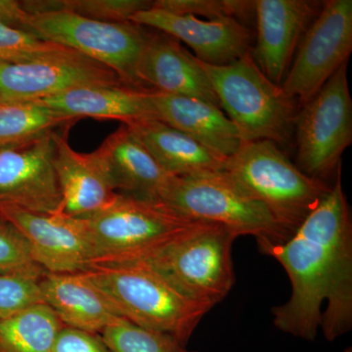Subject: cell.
I'll return each instance as SVG.
<instances>
[{
    "mask_svg": "<svg viewBox=\"0 0 352 352\" xmlns=\"http://www.w3.org/2000/svg\"><path fill=\"white\" fill-rule=\"evenodd\" d=\"M256 242L291 281L289 300L271 310L278 330L310 342L319 329L328 342L351 330L352 223L340 173L289 240Z\"/></svg>",
    "mask_w": 352,
    "mask_h": 352,
    "instance_id": "6da1fadb",
    "label": "cell"
},
{
    "mask_svg": "<svg viewBox=\"0 0 352 352\" xmlns=\"http://www.w3.org/2000/svg\"><path fill=\"white\" fill-rule=\"evenodd\" d=\"M80 273L107 296L122 318L168 333L184 346L210 310L138 261L92 265Z\"/></svg>",
    "mask_w": 352,
    "mask_h": 352,
    "instance_id": "7a4b0ae2",
    "label": "cell"
},
{
    "mask_svg": "<svg viewBox=\"0 0 352 352\" xmlns=\"http://www.w3.org/2000/svg\"><path fill=\"white\" fill-rule=\"evenodd\" d=\"M223 171L263 204L291 237L332 188L302 173L270 140L244 143L227 157Z\"/></svg>",
    "mask_w": 352,
    "mask_h": 352,
    "instance_id": "3957f363",
    "label": "cell"
},
{
    "mask_svg": "<svg viewBox=\"0 0 352 352\" xmlns=\"http://www.w3.org/2000/svg\"><path fill=\"white\" fill-rule=\"evenodd\" d=\"M238 237L226 226L197 221L138 261L157 271L183 295L212 309L235 284L232 248Z\"/></svg>",
    "mask_w": 352,
    "mask_h": 352,
    "instance_id": "277c9868",
    "label": "cell"
},
{
    "mask_svg": "<svg viewBox=\"0 0 352 352\" xmlns=\"http://www.w3.org/2000/svg\"><path fill=\"white\" fill-rule=\"evenodd\" d=\"M199 63L214 88L220 109H224L245 142H288L298 102L264 75L252 52L222 66Z\"/></svg>",
    "mask_w": 352,
    "mask_h": 352,
    "instance_id": "5b68a950",
    "label": "cell"
},
{
    "mask_svg": "<svg viewBox=\"0 0 352 352\" xmlns=\"http://www.w3.org/2000/svg\"><path fill=\"white\" fill-rule=\"evenodd\" d=\"M87 220L94 263H132L144 258L195 223L160 201L117 194Z\"/></svg>",
    "mask_w": 352,
    "mask_h": 352,
    "instance_id": "8992f818",
    "label": "cell"
},
{
    "mask_svg": "<svg viewBox=\"0 0 352 352\" xmlns=\"http://www.w3.org/2000/svg\"><path fill=\"white\" fill-rule=\"evenodd\" d=\"M159 201L187 219L226 226L238 236H254L256 241L271 243L291 238L267 208L223 170L173 176Z\"/></svg>",
    "mask_w": 352,
    "mask_h": 352,
    "instance_id": "52a82bcc",
    "label": "cell"
},
{
    "mask_svg": "<svg viewBox=\"0 0 352 352\" xmlns=\"http://www.w3.org/2000/svg\"><path fill=\"white\" fill-rule=\"evenodd\" d=\"M23 30L108 67L126 87L144 89L136 75L148 34L141 25L131 21L102 22L68 11H51L28 14Z\"/></svg>",
    "mask_w": 352,
    "mask_h": 352,
    "instance_id": "ba28073f",
    "label": "cell"
},
{
    "mask_svg": "<svg viewBox=\"0 0 352 352\" xmlns=\"http://www.w3.org/2000/svg\"><path fill=\"white\" fill-rule=\"evenodd\" d=\"M346 63L296 115L298 166L327 183L340 173L342 154L352 143V100Z\"/></svg>",
    "mask_w": 352,
    "mask_h": 352,
    "instance_id": "9c48e42d",
    "label": "cell"
},
{
    "mask_svg": "<svg viewBox=\"0 0 352 352\" xmlns=\"http://www.w3.org/2000/svg\"><path fill=\"white\" fill-rule=\"evenodd\" d=\"M352 51V0H328L303 34L282 88L300 106L349 63Z\"/></svg>",
    "mask_w": 352,
    "mask_h": 352,
    "instance_id": "30bf717a",
    "label": "cell"
},
{
    "mask_svg": "<svg viewBox=\"0 0 352 352\" xmlns=\"http://www.w3.org/2000/svg\"><path fill=\"white\" fill-rule=\"evenodd\" d=\"M0 217L19 231L32 261L45 272L80 273L94 263L85 219L62 212L39 214L6 205L0 206Z\"/></svg>",
    "mask_w": 352,
    "mask_h": 352,
    "instance_id": "8fae6325",
    "label": "cell"
},
{
    "mask_svg": "<svg viewBox=\"0 0 352 352\" xmlns=\"http://www.w3.org/2000/svg\"><path fill=\"white\" fill-rule=\"evenodd\" d=\"M55 131L0 149V206L39 214L61 212L53 157Z\"/></svg>",
    "mask_w": 352,
    "mask_h": 352,
    "instance_id": "7c38bea8",
    "label": "cell"
},
{
    "mask_svg": "<svg viewBox=\"0 0 352 352\" xmlns=\"http://www.w3.org/2000/svg\"><path fill=\"white\" fill-rule=\"evenodd\" d=\"M126 85L108 67L82 54L24 63L0 62V100L32 101L82 87Z\"/></svg>",
    "mask_w": 352,
    "mask_h": 352,
    "instance_id": "4fadbf2b",
    "label": "cell"
},
{
    "mask_svg": "<svg viewBox=\"0 0 352 352\" xmlns=\"http://www.w3.org/2000/svg\"><path fill=\"white\" fill-rule=\"evenodd\" d=\"M129 21L186 43L203 63L222 66L251 52L252 31L234 18L206 21L152 6L134 14Z\"/></svg>",
    "mask_w": 352,
    "mask_h": 352,
    "instance_id": "5bb4252c",
    "label": "cell"
},
{
    "mask_svg": "<svg viewBox=\"0 0 352 352\" xmlns=\"http://www.w3.org/2000/svg\"><path fill=\"white\" fill-rule=\"evenodd\" d=\"M318 2L256 0L258 39L252 57L276 85L283 80L303 34L319 13Z\"/></svg>",
    "mask_w": 352,
    "mask_h": 352,
    "instance_id": "9a60e30c",
    "label": "cell"
},
{
    "mask_svg": "<svg viewBox=\"0 0 352 352\" xmlns=\"http://www.w3.org/2000/svg\"><path fill=\"white\" fill-rule=\"evenodd\" d=\"M136 75L144 89L149 85L154 91L192 97L220 108L198 59L185 50L177 39L163 32H148Z\"/></svg>",
    "mask_w": 352,
    "mask_h": 352,
    "instance_id": "2e32d148",
    "label": "cell"
},
{
    "mask_svg": "<svg viewBox=\"0 0 352 352\" xmlns=\"http://www.w3.org/2000/svg\"><path fill=\"white\" fill-rule=\"evenodd\" d=\"M53 157L60 191L61 212L87 219L108 207L117 196L110 176L94 152H76L67 134L55 132Z\"/></svg>",
    "mask_w": 352,
    "mask_h": 352,
    "instance_id": "e0dca14e",
    "label": "cell"
},
{
    "mask_svg": "<svg viewBox=\"0 0 352 352\" xmlns=\"http://www.w3.org/2000/svg\"><path fill=\"white\" fill-rule=\"evenodd\" d=\"M118 194L159 201L173 175L157 163L126 124H122L94 151Z\"/></svg>",
    "mask_w": 352,
    "mask_h": 352,
    "instance_id": "ac0fdd59",
    "label": "cell"
},
{
    "mask_svg": "<svg viewBox=\"0 0 352 352\" xmlns=\"http://www.w3.org/2000/svg\"><path fill=\"white\" fill-rule=\"evenodd\" d=\"M38 285L44 305L66 327L101 335L122 318L107 296L80 272H44Z\"/></svg>",
    "mask_w": 352,
    "mask_h": 352,
    "instance_id": "d6986e66",
    "label": "cell"
},
{
    "mask_svg": "<svg viewBox=\"0 0 352 352\" xmlns=\"http://www.w3.org/2000/svg\"><path fill=\"white\" fill-rule=\"evenodd\" d=\"M157 120L183 132L222 157L232 156L245 140L221 109L192 97L152 90Z\"/></svg>",
    "mask_w": 352,
    "mask_h": 352,
    "instance_id": "ffe728a7",
    "label": "cell"
},
{
    "mask_svg": "<svg viewBox=\"0 0 352 352\" xmlns=\"http://www.w3.org/2000/svg\"><path fill=\"white\" fill-rule=\"evenodd\" d=\"M151 92L126 85L82 87L36 101L72 119L113 120L129 126L157 120Z\"/></svg>",
    "mask_w": 352,
    "mask_h": 352,
    "instance_id": "44dd1931",
    "label": "cell"
},
{
    "mask_svg": "<svg viewBox=\"0 0 352 352\" xmlns=\"http://www.w3.org/2000/svg\"><path fill=\"white\" fill-rule=\"evenodd\" d=\"M127 126L168 175L195 176L223 170L226 157L162 120H141Z\"/></svg>",
    "mask_w": 352,
    "mask_h": 352,
    "instance_id": "7402d4cb",
    "label": "cell"
},
{
    "mask_svg": "<svg viewBox=\"0 0 352 352\" xmlns=\"http://www.w3.org/2000/svg\"><path fill=\"white\" fill-rule=\"evenodd\" d=\"M64 327L44 303L0 319V352H52Z\"/></svg>",
    "mask_w": 352,
    "mask_h": 352,
    "instance_id": "603a6c76",
    "label": "cell"
},
{
    "mask_svg": "<svg viewBox=\"0 0 352 352\" xmlns=\"http://www.w3.org/2000/svg\"><path fill=\"white\" fill-rule=\"evenodd\" d=\"M76 120L36 100H0V149L41 138Z\"/></svg>",
    "mask_w": 352,
    "mask_h": 352,
    "instance_id": "cb8c5ba5",
    "label": "cell"
},
{
    "mask_svg": "<svg viewBox=\"0 0 352 352\" xmlns=\"http://www.w3.org/2000/svg\"><path fill=\"white\" fill-rule=\"evenodd\" d=\"M21 3L29 14L68 11L108 23L129 22L134 14L153 6V1L147 0H34Z\"/></svg>",
    "mask_w": 352,
    "mask_h": 352,
    "instance_id": "d4e9b609",
    "label": "cell"
},
{
    "mask_svg": "<svg viewBox=\"0 0 352 352\" xmlns=\"http://www.w3.org/2000/svg\"><path fill=\"white\" fill-rule=\"evenodd\" d=\"M78 54L80 53L67 46L44 41L31 32L0 22V62L24 63Z\"/></svg>",
    "mask_w": 352,
    "mask_h": 352,
    "instance_id": "484cf974",
    "label": "cell"
},
{
    "mask_svg": "<svg viewBox=\"0 0 352 352\" xmlns=\"http://www.w3.org/2000/svg\"><path fill=\"white\" fill-rule=\"evenodd\" d=\"M101 337L113 352H198L168 333L139 327L124 318L109 326Z\"/></svg>",
    "mask_w": 352,
    "mask_h": 352,
    "instance_id": "4316f807",
    "label": "cell"
},
{
    "mask_svg": "<svg viewBox=\"0 0 352 352\" xmlns=\"http://www.w3.org/2000/svg\"><path fill=\"white\" fill-rule=\"evenodd\" d=\"M153 7L179 15L204 16L208 20H239L254 12V1L245 0H157Z\"/></svg>",
    "mask_w": 352,
    "mask_h": 352,
    "instance_id": "83f0119b",
    "label": "cell"
},
{
    "mask_svg": "<svg viewBox=\"0 0 352 352\" xmlns=\"http://www.w3.org/2000/svg\"><path fill=\"white\" fill-rule=\"evenodd\" d=\"M39 278L21 273H0V319L43 303Z\"/></svg>",
    "mask_w": 352,
    "mask_h": 352,
    "instance_id": "f1b7e54d",
    "label": "cell"
},
{
    "mask_svg": "<svg viewBox=\"0 0 352 352\" xmlns=\"http://www.w3.org/2000/svg\"><path fill=\"white\" fill-rule=\"evenodd\" d=\"M44 272L32 261L29 245L19 231L0 217V273L41 276Z\"/></svg>",
    "mask_w": 352,
    "mask_h": 352,
    "instance_id": "f546056e",
    "label": "cell"
},
{
    "mask_svg": "<svg viewBox=\"0 0 352 352\" xmlns=\"http://www.w3.org/2000/svg\"><path fill=\"white\" fill-rule=\"evenodd\" d=\"M52 352H113L99 333L64 326L58 333Z\"/></svg>",
    "mask_w": 352,
    "mask_h": 352,
    "instance_id": "4dcf8cb0",
    "label": "cell"
},
{
    "mask_svg": "<svg viewBox=\"0 0 352 352\" xmlns=\"http://www.w3.org/2000/svg\"><path fill=\"white\" fill-rule=\"evenodd\" d=\"M28 14L21 1L0 0V22L23 30Z\"/></svg>",
    "mask_w": 352,
    "mask_h": 352,
    "instance_id": "1f68e13d",
    "label": "cell"
},
{
    "mask_svg": "<svg viewBox=\"0 0 352 352\" xmlns=\"http://www.w3.org/2000/svg\"><path fill=\"white\" fill-rule=\"evenodd\" d=\"M344 352H352L351 347H349V349H346V351H344Z\"/></svg>",
    "mask_w": 352,
    "mask_h": 352,
    "instance_id": "d6a6232c",
    "label": "cell"
}]
</instances>
